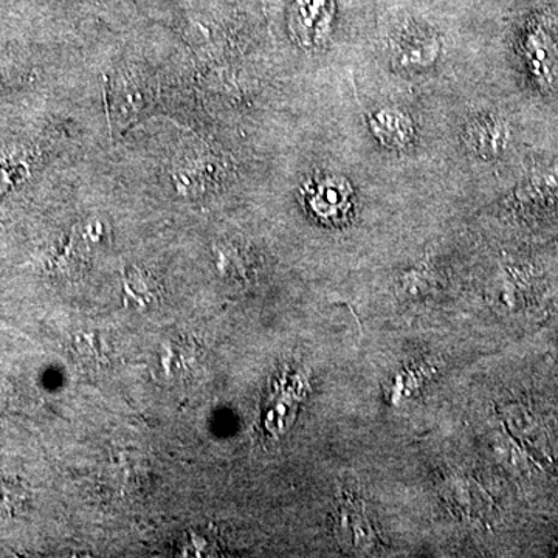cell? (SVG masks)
<instances>
[{
    "label": "cell",
    "instance_id": "6da1fadb",
    "mask_svg": "<svg viewBox=\"0 0 558 558\" xmlns=\"http://www.w3.org/2000/svg\"><path fill=\"white\" fill-rule=\"evenodd\" d=\"M202 363H204V352L193 340L165 341L157 354L160 376L172 385H186L196 379Z\"/></svg>",
    "mask_w": 558,
    "mask_h": 558
},
{
    "label": "cell",
    "instance_id": "3957f363",
    "mask_svg": "<svg viewBox=\"0 0 558 558\" xmlns=\"http://www.w3.org/2000/svg\"><path fill=\"white\" fill-rule=\"evenodd\" d=\"M27 495L16 481L0 476V513L3 515H17L24 510Z\"/></svg>",
    "mask_w": 558,
    "mask_h": 558
},
{
    "label": "cell",
    "instance_id": "7a4b0ae2",
    "mask_svg": "<svg viewBox=\"0 0 558 558\" xmlns=\"http://www.w3.org/2000/svg\"><path fill=\"white\" fill-rule=\"evenodd\" d=\"M341 531L348 542L357 549L369 548L373 542L368 521L357 508H352L351 505L341 512Z\"/></svg>",
    "mask_w": 558,
    "mask_h": 558
}]
</instances>
